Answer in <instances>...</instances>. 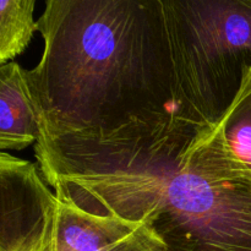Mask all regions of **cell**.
<instances>
[{"label":"cell","instance_id":"6da1fadb","mask_svg":"<svg viewBox=\"0 0 251 251\" xmlns=\"http://www.w3.org/2000/svg\"><path fill=\"white\" fill-rule=\"evenodd\" d=\"M58 200L146 226L164 251H251V169L222 120L173 117L88 141L34 145Z\"/></svg>","mask_w":251,"mask_h":251},{"label":"cell","instance_id":"7a4b0ae2","mask_svg":"<svg viewBox=\"0 0 251 251\" xmlns=\"http://www.w3.org/2000/svg\"><path fill=\"white\" fill-rule=\"evenodd\" d=\"M37 31L43 53L26 70L37 142L193 120L174 97L159 0H48Z\"/></svg>","mask_w":251,"mask_h":251},{"label":"cell","instance_id":"3957f363","mask_svg":"<svg viewBox=\"0 0 251 251\" xmlns=\"http://www.w3.org/2000/svg\"><path fill=\"white\" fill-rule=\"evenodd\" d=\"M176 100L217 124L251 65V0H159Z\"/></svg>","mask_w":251,"mask_h":251},{"label":"cell","instance_id":"277c9868","mask_svg":"<svg viewBox=\"0 0 251 251\" xmlns=\"http://www.w3.org/2000/svg\"><path fill=\"white\" fill-rule=\"evenodd\" d=\"M56 205L36 164L0 151V251L48 250Z\"/></svg>","mask_w":251,"mask_h":251},{"label":"cell","instance_id":"5b68a950","mask_svg":"<svg viewBox=\"0 0 251 251\" xmlns=\"http://www.w3.org/2000/svg\"><path fill=\"white\" fill-rule=\"evenodd\" d=\"M55 221L47 251H164L141 223L113 216H95L56 199Z\"/></svg>","mask_w":251,"mask_h":251},{"label":"cell","instance_id":"8992f818","mask_svg":"<svg viewBox=\"0 0 251 251\" xmlns=\"http://www.w3.org/2000/svg\"><path fill=\"white\" fill-rule=\"evenodd\" d=\"M39 122L26 70L16 61L0 66V151L24 150L36 144Z\"/></svg>","mask_w":251,"mask_h":251},{"label":"cell","instance_id":"52a82bcc","mask_svg":"<svg viewBox=\"0 0 251 251\" xmlns=\"http://www.w3.org/2000/svg\"><path fill=\"white\" fill-rule=\"evenodd\" d=\"M34 0L0 1V66L26 49L37 31Z\"/></svg>","mask_w":251,"mask_h":251},{"label":"cell","instance_id":"ba28073f","mask_svg":"<svg viewBox=\"0 0 251 251\" xmlns=\"http://www.w3.org/2000/svg\"><path fill=\"white\" fill-rule=\"evenodd\" d=\"M221 120L230 150L251 169V65L245 68L239 91Z\"/></svg>","mask_w":251,"mask_h":251}]
</instances>
